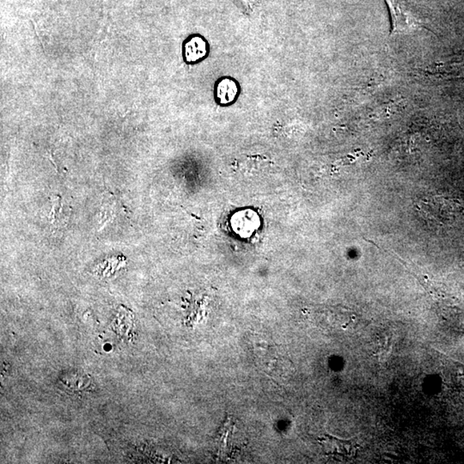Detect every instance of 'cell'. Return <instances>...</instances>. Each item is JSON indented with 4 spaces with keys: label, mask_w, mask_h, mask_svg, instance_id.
I'll return each instance as SVG.
<instances>
[{
    "label": "cell",
    "mask_w": 464,
    "mask_h": 464,
    "mask_svg": "<svg viewBox=\"0 0 464 464\" xmlns=\"http://www.w3.org/2000/svg\"><path fill=\"white\" fill-rule=\"evenodd\" d=\"M327 455L338 459H350L357 453V443L352 440H342L327 435L319 440Z\"/></svg>",
    "instance_id": "7a4b0ae2"
},
{
    "label": "cell",
    "mask_w": 464,
    "mask_h": 464,
    "mask_svg": "<svg viewBox=\"0 0 464 464\" xmlns=\"http://www.w3.org/2000/svg\"><path fill=\"white\" fill-rule=\"evenodd\" d=\"M103 349L104 351L110 352L112 349V346L109 343L105 344V345L103 346Z\"/></svg>",
    "instance_id": "8992f818"
},
{
    "label": "cell",
    "mask_w": 464,
    "mask_h": 464,
    "mask_svg": "<svg viewBox=\"0 0 464 464\" xmlns=\"http://www.w3.org/2000/svg\"><path fill=\"white\" fill-rule=\"evenodd\" d=\"M237 92L238 88L236 83L229 79H225L219 83L217 98L219 102L223 104L229 103L233 101Z\"/></svg>",
    "instance_id": "5b68a950"
},
{
    "label": "cell",
    "mask_w": 464,
    "mask_h": 464,
    "mask_svg": "<svg viewBox=\"0 0 464 464\" xmlns=\"http://www.w3.org/2000/svg\"><path fill=\"white\" fill-rule=\"evenodd\" d=\"M391 19L390 35H409L419 30H429L425 18L411 0H385Z\"/></svg>",
    "instance_id": "6da1fadb"
},
{
    "label": "cell",
    "mask_w": 464,
    "mask_h": 464,
    "mask_svg": "<svg viewBox=\"0 0 464 464\" xmlns=\"http://www.w3.org/2000/svg\"><path fill=\"white\" fill-rule=\"evenodd\" d=\"M206 53V42L201 37H191L185 44V58L187 62H198Z\"/></svg>",
    "instance_id": "277c9868"
},
{
    "label": "cell",
    "mask_w": 464,
    "mask_h": 464,
    "mask_svg": "<svg viewBox=\"0 0 464 464\" xmlns=\"http://www.w3.org/2000/svg\"><path fill=\"white\" fill-rule=\"evenodd\" d=\"M235 427L232 425L231 419H228L226 423H224L222 430L219 431V440L217 446H219V455H230L231 452L236 449L234 446L235 438L234 433Z\"/></svg>",
    "instance_id": "3957f363"
}]
</instances>
